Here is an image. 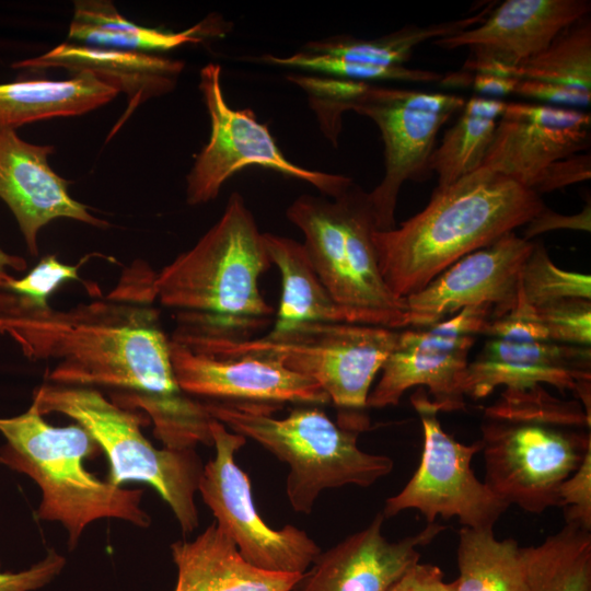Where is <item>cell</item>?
I'll use <instances>...</instances> for the list:
<instances>
[{
	"mask_svg": "<svg viewBox=\"0 0 591 591\" xmlns=\"http://www.w3.org/2000/svg\"><path fill=\"white\" fill-rule=\"evenodd\" d=\"M590 204L579 212L570 216L557 213L547 207L533 217L524 227L523 239L532 241L538 234L559 229L580 230L590 232Z\"/></svg>",
	"mask_w": 591,
	"mask_h": 591,
	"instance_id": "cell-40",
	"label": "cell"
},
{
	"mask_svg": "<svg viewBox=\"0 0 591 591\" xmlns=\"http://www.w3.org/2000/svg\"><path fill=\"white\" fill-rule=\"evenodd\" d=\"M591 531L566 522L524 548L529 591H591Z\"/></svg>",
	"mask_w": 591,
	"mask_h": 591,
	"instance_id": "cell-30",
	"label": "cell"
},
{
	"mask_svg": "<svg viewBox=\"0 0 591 591\" xmlns=\"http://www.w3.org/2000/svg\"><path fill=\"white\" fill-rule=\"evenodd\" d=\"M66 265L55 255L43 257L39 263L23 278H12L3 290L23 296L39 305H47L54 291L68 280H79L81 266Z\"/></svg>",
	"mask_w": 591,
	"mask_h": 591,
	"instance_id": "cell-35",
	"label": "cell"
},
{
	"mask_svg": "<svg viewBox=\"0 0 591 591\" xmlns=\"http://www.w3.org/2000/svg\"><path fill=\"white\" fill-rule=\"evenodd\" d=\"M506 105L501 99L485 96L465 101L429 160V171L438 177L437 188L450 186L482 167Z\"/></svg>",
	"mask_w": 591,
	"mask_h": 591,
	"instance_id": "cell-29",
	"label": "cell"
},
{
	"mask_svg": "<svg viewBox=\"0 0 591 591\" xmlns=\"http://www.w3.org/2000/svg\"><path fill=\"white\" fill-rule=\"evenodd\" d=\"M384 515L318 555L294 591H390L415 564L419 547L445 528L428 523L415 535L391 542L382 534Z\"/></svg>",
	"mask_w": 591,
	"mask_h": 591,
	"instance_id": "cell-20",
	"label": "cell"
},
{
	"mask_svg": "<svg viewBox=\"0 0 591 591\" xmlns=\"http://www.w3.org/2000/svg\"><path fill=\"white\" fill-rule=\"evenodd\" d=\"M205 405L213 419L289 465L286 493L297 512L309 514L325 489L368 487L393 470L391 457L358 447L360 431L334 422L316 407L294 408L276 418L278 405L219 401Z\"/></svg>",
	"mask_w": 591,
	"mask_h": 591,
	"instance_id": "cell-7",
	"label": "cell"
},
{
	"mask_svg": "<svg viewBox=\"0 0 591 591\" xmlns=\"http://www.w3.org/2000/svg\"><path fill=\"white\" fill-rule=\"evenodd\" d=\"M590 10L589 0H506L479 24L432 44L443 49L467 47L462 71L515 78L521 63Z\"/></svg>",
	"mask_w": 591,
	"mask_h": 591,
	"instance_id": "cell-16",
	"label": "cell"
},
{
	"mask_svg": "<svg viewBox=\"0 0 591 591\" xmlns=\"http://www.w3.org/2000/svg\"><path fill=\"white\" fill-rule=\"evenodd\" d=\"M271 265L264 233L235 192L198 242L155 274V300L177 312V332L250 338L274 314L258 288Z\"/></svg>",
	"mask_w": 591,
	"mask_h": 591,
	"instance_id": "cell-3",
	"label": "cell"
},
{
	"mask_svg": "<svg viewBox=\"0 0 591 591\" xmlns=\"http://www.w3.org/2000/svg\"><path fill=\"white\" fill-rule=\"evenodd\" d=\"M154 300L152 278L141 268L138 286L125 282L106 300L68 310L0 290V334L28 360L55 362L47 383L131 392L130 405L148 413L165 448L210 447L213 418L177 384Z\"/></svg>",
	"mask_w": 591,
	"mask_h": 591,
	"instance_id": "cell-1",
	"label": "cell"
},
{
	"mask_svg": "<svg viewBox=\"0 0 591 591\" xmlns=\"http://www.w3.org/2000/svg\"><path fill=\"white\" fill-rule=\"evenodd\" d=\"M0 464L27 475L42 491L36 518L59 522L73 551L82 533L100 519H118L139 528L151 524L141 508L143 490L126 489L95 477L84 460L101 450L79 424L56 427L48 424L32 402L18 416L1 418Z\"/></svg>",
	"mask_w": 591,
	"mask_h": 591,
	"instance_id": "cell-6",
	"label": "cell"
},
{
	"mask_svg": "<svg viewBox=\"0 0 591 591\" xmlns=\"http://www.w3.org/2000/svg\"><path fill=\"white\" fill-rule=\"evenodd\" d=\"M514 77L591 93L590 14L560 31L546 48L521 63Z\"/></svg>",
	"mask_w": 591,
	"mask_h": 591,
	"instance_id": "cell-31",
	"label": "cell"
},
{
	"mask_svg": "<svg viewBox=\"0 0 591 591\" xmlns=\"http://www.w3.org/2000/svg\"><path fill=\"white\" fill-rule=\"evenodd\" d=\"M457 566L452 591H529L524 547L512 538L497 540L493 529L462 526Z\"/></svg>",
	"mask_w": 591,
	"mask_h": 591,
	"instance_id": "cell-27",
	"label": "cell"
},
{
	"mask_svg": "<svg viewBox=\"0 0 591 591\" xmlns=\"http://www.w3.org/2000/svg\"><path fill=\"white\" fill-rule=\"evenodd\" d=\"M292 591H294V590H292Z\"/></svg>",
	"mask_w": 591,
	"mask_h": 591,
	"instance_id": "cell-44",
	"label": "cell"
},
{
	"mask_svg": "<svg viewBox=\"0 0 591 591\" xmlns=\"http://www.w3.org/2000/svg\"><path fill=\"white\" fill-rule=\"evenodd\" d=\"M26 268L23 257L11 255L0 247V290H3L13 278L9 270L22 271Z\"/></svg>",
	"mask_w": 591,
	"mask_h": 591,
	"instance_id": "cell-43",
	"label": "cell"
},
{
	"mask_svg": "<svg viewBox=\"0 0 591 591\" xmlns=\"http://www.w3.org/2000/svg\"><path fill=\"white\" fill-rule=\"evenodd\" d=\"M410 401L424 430L421 460L404 488L386 499L382 514L390 518L416 509L428 523L438 515L456 517L463 526L494 529L510 505L482 483L471 467L473 456L482 449L480 441L464 444L448 434L425 389H418Z\"/></svg>",
	"mask_w": 591,
	"mask_h": 591,
	"instance_id": "cell-12",
	"label": "cell"
},
{
	"mask_svg": "<svg viewBox=\"0 0 591 591\" xmlns=\"http://www.w3.org/2000/svg\"><path fill=\"white\" fill-rule=\"evenodd\" d=\"M264 243L271 264L280 271L282 285L271 331L305 323L354 324L321 281L302 243L273 233H264Z\"/></svg>",
	"mask_w": 591,
	"mask_h": 591,
	"instance_id": "cell-26",
	"label": "cell"
},
{
	"mask_svg": "<svg viewBox=\"0 0 591 591\" xmlns=\"http://www.w3.org/2000/svg\"><path fill=\"white\" fill-rule=\"evenodd\" d=\"M258 59L268 65L297 68L317 73L318 76L369 83L372 81L438 83L444 77V74L436 71L406 66H379L351 62L326 55L309 53L301 48L290 56L263 55Z\"/></svg>",
	"mask_w": 591,
	"mask_h": 591,
	"instance_id": "cell-32",
	"label": "cell"
},
{
	"mask_svg": "<svg viewBox=\"0 0 591 591\" xmlns=\"http://www.w3.org/2000/svg\"><path fill=\"white\" fill-rule=\"evenodd\" d=\"M53 146L33 144L15 129L0 127V199L14 215L31 255H38L39 230L58 218H69L106 228L108 222L94 217L74 200L69 182L49 165Z\"/></svg>",
	"mask_w": 591,
	"mask_h": 591,
	"instance_id": "cell-21",
	"label": "cell"
},
{
	"mask_svg": "<svg viewBox=\"0 0 591 591\" xmlns=\"http://www.w3.org/2000/svg\"><path fill=\"white\" fill-rule=\"evenodd\" d=\"M514 94L555 106L586 108L590 105L591 93L542 81L519 79Z\"/></svg>",
	"mask_w": 591,
	"mask_h": 591,
	"instance_id": "cell-39",
	"label": "cell"
},
{
	"mask_svg": "<svg viewBox=\"0 0 591 591\" xmlns=\"http://www.w3.org/2000/svg\"><path fill=\"white\" fill-rule=\"evenodd\" d=\"M66 566V558L55 549L27 569L11 572L1 571L0 591H35L50 583Z\"/></svg>",
	"mask_w": 591,
	"mask_h": 591,
	"instance_id": "cell-37",
	"label": "cell"
},
{
	"mask_svg": "<svg viewBox=\"0 0 591 591\" xmlns=\"http://www.w3.org/2000/svg\"><path fill=\"white\" fill-rule=\"evenodd\" d=\"M567 298L591 300L590 275L559 268L544 244L534 242L521 270L518 303L537 308Z\"/></svg>",
	"mask_w": 591,
	"mask_h": 591,
	"instance_id": "cell-33",
	"label": "cell"
},
{
	"mask_svg": "<svg viewBox=\"0 0 591 591\" xmlns=\"http://www.w3.org/2000/svg\"><path fill=\"white\" fill-rule=\"evenodd\" d=\"M286 216L302 232L317 276L354 324L409 327L405 299L393 294L379 268L369 193L352 184L331 200L304 194Z\"/></svg>",
	"mask_w": 591,
	"mask_h": 591,
	"instance_id": "cell-8",
	"label": "cell"
},
{
	"mask_svg": "<svg viewBox=\"0 0 591 591\" xmlns=\"http://www.w3.org/2000/svg\"><path fill=\"white\" fill-rule=\"evenodd\" d=\"M119 92L93 74L67 80H27L0 84V127H18L54 117L78 116L109 103Z\"/></svg>",
	"mask_w": 591,
	"mask_h": 591,
	"instance_id": "cell-25",
	"label": "cell"
},
{
	"mask_svg": "<svg viewBox=\"0 0 591 591\" xmlns=\"http://www.w3.org/2000/svg\"><path fill=\"white\" fill-rule=\"evenodd\" d=\"M225 25L221 16L210 14L182 32L162 31L125 19L111 1L78 0L74 2L68 39L86 46L151 54L223 36Z\"/></svg>",
	"mask_w": 591,
	"mask_h": 591,
	"instance_id": "cell-24",
	"label": "cell"
},
{
	"mask_svg": "<svg viewBox=\"0 0 591 591\" xmlns=\"http://www.w3.org/2000/svg\"><path fill=\"white\" fill-rule=\"evenodd\" d=\"M551 341L591 345V300L567 298L533 308Z\"/></svg>",
	"mask_w": 591,
	"mask_h": 591,
	"instance_id": "cell-34",
	"label": "cell"
},
{
	"mask_svg": "<svg viewBox=\"0 0 591 591\" xmlns=\"http://www.w3.org/2000/svg\"><path fill=\"white\" fill-rule=\"evenodd\" d=\"M549 384L572 392L591 415V347L515 337H488L468 362L463 391L474 399L496 387L524 390Z\"/></svg>",
	"mask_w": 591,
	"mask_h": 591,
	"instance_id": "cell-19",
	"label": "cell"
},
{
	"mask_svg": "<svg viewBox=\"0 0 591 591\" xmlns=\"http://www.w3.org/2000/svg\"><path fill=\"white\" fill-rule=\"evenodd\" d=\"M401 329L350 323H305L254 338H222L174 332L172 339L211 356L262 354L317 382L343 413L368 421L363 410L372 382L396 346Z\"/></svg>",
	"mask_w": 591,
	"mask_h": 591,
	"instance_id": "cell-9",
	"label": "cell"
},
{
	"mask_svg": "<svg viewBox=\"0 0 591 591\" xmlns=\"http://www.w3.org/2000/svg\"><path fill=\"white\" fill-rule=\"evenodd\" d=\"M542 197L480 167L433 190L427 206L390 231L372 234L381 275L397 298L425 288L455 262L525 225Z\"/></svg>",
	"mask_w": 591,
	"mask_h": 591,
	"instance_id": "cell-2",
	"label": "cell"
},
{
	"mask_svg": "<svg viewBox=\"0 0 591 591\" xmlns=\"http://www.w3.org/2000/svg\"><path fill=\"white\" fill-rule=\"evenodd\" d=\"M591 415L543 385L505 389L484 410L485 484L510 506L541 513L558 507V490L591 452Z\"/></svg>",
	"mask_w": 591,
	"mask_h": 591,
	"instance_id": "cell-4",
	"label": "cell"
},
{
	"mask_svg": "<svg viewBox=\"0 0 591 591\" xmlns=\"http://www.w3.org/2000/svg\"><path fill=\"white\" fill-rule=\"evenodd\" d=\"M559 506L566 522L591 531V452L579 467L563 482L558 490Z\"/></svg>",
	"mask_w": 591,
	"mask_h": 591,
	"instance_id": "cell-36",
	"label": "cell"
},
{
	"mask_svg": "<svg viewBox=\"0 0 591 591\" xmlns=\"http://www.w3.org/2000/svg\"><path fill=\"white\" fill-rule=\"evenodd\" d=\"M171 554L177 569L174 591H292L304 575L252 566L216 522L193 541L172 543Z\"/></svg>",
	"mask_w": 591,
	"mask_h": 591,
	"instance_id": "cell-23",
	"label": "cell"
},
{
	"mask_svg": "<svg viewBox=\"0 0 591 591\" xmlns=\"http://www.w3.org/2000/svg\"><path fill=\"white\" fill-rule=\"evenodd\" d=\"M533 246L513 231L462 257L405 298L409 327H428L479 304L493 306L491 320L510 313L518 304L521 270Z\"/></svg>",
	"mask_w": 591,
	"mask_h": 591,
	"instance_id": "cell-15",
	"label": "cell"
},
{
	"mask_svg": "<svg viewBox=\"0 0 591 591\" xmlns=\"http://www.w3.org/2000/svg\"><path fill=\"white\" fill-rule=\"evenodd\" d=\"M216 455L204 465L198 491L216 523L252 566L271 572L303 575L321 554L303 531L287 524L276 530L265 523L254 505L251 483L235 462L246 438L212 419Z\"/></svg>",
	"mask_w": 591,
	"mask_h": 591,
	"instance_id": "cell-13",
	"label": "cell"
},
{
	"mask_svg": "<svg viewBox=\"0 0 591 591\" xmlns=\"http://www.w3.org/2000/svg\"><path fill=\"white\" fill-rule=\"evenodd\" d=\"M591 115L579 108L507 102L482 167L533 192L554 162L589 149Z\"/></svg>",
	"mask_w": 591,
	"mask_h": 591,
	"instance_id": "cell-17",
	"label": "cell"
},
{
	"mask_svg": "<svg viewBox=\"0 0 591 591\" xmlns=\"http://www.w3.org/2000/svg\"><path fill=\"white\" fill-rule=\"evenodd\" d=\"M199 90L210 117V137L196 157L186 177L189 206L218 197L223 183L248 165L271 169L316 187L335 198L352 184L340 174L311 171L289 161L278 148L268 127L251 109H234L225 101L221 86V67L208 63L199 72Z\"/></svg>",
	"mask_w": 591,
	"mask_h": 591,
	"instance_id": "cell-11",
	"label": "cell"
},
{
	"mask_svg": "<svg viewBox=\"0 0 591 591\" xmlns=\"http://www.w3.org/2000/svg\"><path fill=\"white\" fill-rule=\"evenodd\" d=\"M591 177L590 153H577L552 163L536 183L533 192L537 195L588 181Z\"/></svg>",
	"mask_w": 591,
	"mask_h": 591,
	"instance_id": "cell-38",
	"label": "cell"
},
{
	"mask_svg": "<svg viewBox=\"0 0 591 591\" xmlns=\"http://www.w3.org/2000/svg\"><path fill=\"white\" fill-rule=\"evenodd\" d=\"M519 79L512 77L497 76L490 73H473V90L479 96L500 99L514 94Z\"/></svg>",
	"mask_w": 591,
	"mask_h": 591,
	"instance_id": "cell-42",
	"label": "cell"
},
{
	"mask_svg": "<svg viewBox=\"0 0 591 591\" xmlns=\"http://www.w3.org/2000/svg\"><path fill=\"white\" fill-rule=\"evenodd\" d=\"M33 402L42 415H66L92 436L108 460L109 483H147L169 505L184 534L198 526L194 498L204 465L195 449H157L141 432V415L93 387L46 382L35 389Z\"/></svg>",
	"mask_w": 591,
	"mask_h": 591,
	"instance_id": "cell-10",
	"label": "cell"
},
{
	"mask_svg": "<svg viewBox=\"0 0 591 591\" xmlns=\"http://www.w3.org/2000/svg\"><path fill=\"white\" fill-rule=\"evenodd\" d=\"M12 67L27 70L63 69L72 76L86 72L119 93H125L127 107L111 131V139L141 104L174 90L185 63L149 53L65 42L40 56L18 61Z\"/></svg>",
	"mask_w": 591,
	"mask_h": 591,
	"instance_id": "cell-22",
	"label": "cell"
},
{
	"mask_svg": "<svg viewBox=\"0 0 591 591\" xmlns=\"http://www.w3.org/2000/svg\"><path fill=\"white\" fill-rule=\"evenodd\" d=\"M491 315V305L479 304L428 327L401 329L396 346L369 393L367 408L397 405L408 389L420 386L439 412L464 409L468 354Z\"/></svg>",
	"mask_w": 591,
	"mask_h": 591,
	"instance_id": "cell-14",
	"label": "cell"
},
{
	"mask_svg": "<svg viewBox=\"0 0 591 591\" xmlns=\"http://www.w3.org/2000/svg\"><path fill=\"white\" fill-rule=\"evenodd\" d=\"M324 136L337 146L341 116L354 111L379 128L384 146V175L369 192L376 231L396 227L395 209L406 181H424L437 135L460 112L465 99L453 93L375 85L318 74H297Z\"/></svg>",
	"mask_w": 591,
	"mask_h": 591,
	"instance_id": "cell-5",
	"label": "cell"
},
{
	"mask_svg": "<svg viewBox=\"0 0 591 591\" xmlns=\"http://www.w3.org/2000/svg\"><path fill=\"white\" fill-rule=\"evenodd\" d=\"M487 4L482 11L465 18L426 26L408 24L404 27L374 38L337 35L311 40L301 49L351 62L379 66H405L414 49L428 40H436L465 31L479 24L491 10Z\"/></svg>",
	"mask_w": 591,
	"mask_h": 591,
	"instance_id": "cell-28",
	"label": "cell"
},
{
	"mask_svg": "<svg viewBox=\"0 0 591 591\" xmlns=\"http://www.w3.org/2000/svg\"><path fill=\"white\" fill-rule=\"evenodd\" d=\"M390 591H452V588L451 583L444 582L443 573L439 567L417 563Z\"/></svg>",
	"mask_w": 591,
	"mask_h": 591,
	"instance_id": "cell-41",
	"label": "cell"
},
{
	"mask_svg": "<svg viewBox=\"0 0 591 591\" xmlns=\"http://www.w3.org/2000/svg\"><path fill=\"white\" fill-rule=\"evenodd\" d=\"M170 355L177 384L189 396L270 405L331 402L313 379L266 355L211 356L193 351L171 338Z\"/></svg>",
	"mask_w": 591,
	"mask_h": 591,
	"instance_id": "cell-18",
	"label": "cell"
}]
</instances>
